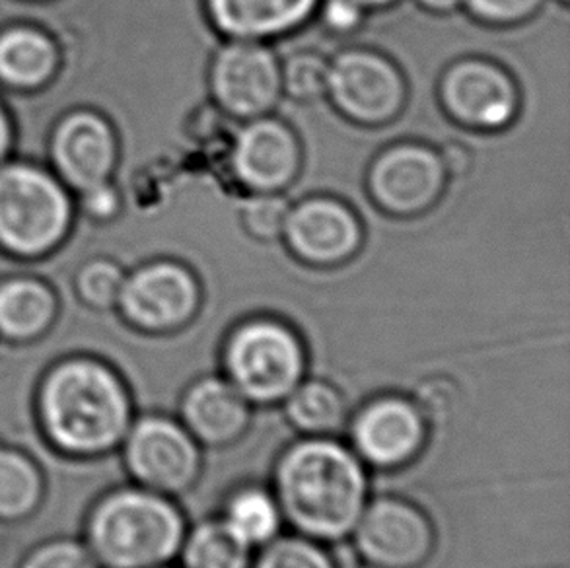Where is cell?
Listing matches in <instances>:
<instances>
[{
	"label": "cell",
	"instance_id": "6da1fadb",
	"mask_svg": "<svg viewBox=\"0 0 570 568\" xmlns=\"http://www.w3.org/2000/svg\"><path fill=\"white\" fill-rule=\"evenodd\" d=\"M36 421L47 444L67 458H100L121 448L137 417L131 385L96 354H67L36 388Z\"/></svg>",
	"mask_w": 570,
	"mask_h": 568
},
{
	"label": "cell",
	"instance_id": "7a4b0ae2",
	"mask_svg": "<svg viewBox=\"0 0 570 568\" xmlns=\"http://www.w3.org/2000/svg\"><path fill=\"white\" fill-rule=\"evenodd\" d=\"M271 491L294 533L335 547L371 500V469L341 438L298 437L278 452Z\"/></svg>",
	"mask_w": 570,
	"mask_h": 568
},
{
	"label": "cell",
	"instance_id": "3957f363",
	"mask_svg": "<svg viewBox=\"0 0 570 568\" xmlns=\"http://www.w3.org/2000/svg\"><path fill=\"white\" fill-rule=\"evenodd\" d=\"M187 528L181 502L127 481L96 499L82 539L101 568H160L178 561Z\"/></svg>",
	"mask_w": 570,
	"mask_h": 568
},
{
	"label": "cell",
	"instance_id": "277c9868",
	"mask_svg": "<svg viewBox=\"0 0 570 568\" xmlns=\"http://www.w3.org/2000/svg\"><path fill=\"white\" fill-rule=\"evenodd\" d=\"M308 345L293 325L252 317L224 339L218 366L255 409H278L309 374Z\"/></svg>",
	"mask_w": 570,
	"mask_h": 568
},
{
	"label": "cell",
	"instance_id": "5b68a950",
	"mask_svg": "<svg viewBox=\"0 0 570 568\" xmlns=\"http://www.w3.org/2000/svg\"><path fill=\"white\" fill-rule=\"evenodd\" d=\"M75 223V195L49 166L10 158L0 166V249L38 259L61 246Z\"/></svg>",
	"mask_w": 570,
	"mask_h": 568
},
{
	"label": "cell",
	"instance_id": "8992f818",
	"mask_svg": "<svg viewBox=\"0 0 570 568\" xmlns=\"http://www.w3.org/2000/svg\"><path fill=\"white\" fill-rule=\"evenodd\" d=\"M348 539L364 568H426L439 554L440 536L432 510L415 494L379 492Z\"/></svg>",
	"mask_w": 570,
	"mask_h": 568
},
{
	"label": "cell",
	"instance_id": "52a82bcc",
	"mask_svg": "<svg viewBox=\"0 0 570 568\" xmlns=\"http://www.w3.org/2000/svg\"><path fill=\"white\" fill-rule=\"evenodd\" d=\"M129 481L171 499L189 497L205 471V450L170 413H139L119 448Z\"/></svg>",
	"mask_w": 570,
	"mask_h": 568
},
{
	"label": "cell",
	"instance_id": "ba28073f",
	"mask_svg": "<svg viewBox=\"0 0 570 568\" xmlns=\"http://www.w3.org/2000/svg\"><path fill=\"white\" fill-rule=\"evenodd\" d=\"M347 444L371 473H393L413 466L431 442L432 424L413 393H374L348 421Z\"/></svg>",
	"mask_w": 570,
	"mask_h": 568
},
{
	"label": "cell",
	"instance_id": "9c48e42d",
	"mask_svg": "<svg viewBox=\"0 0 570 568\" xmlns=\"http://www.w3.org/2000/svg\"><path fill=\"white\" fill-rule=\"evenodd\" d=\"M199 281L171 259L127 271L116 312L129 327L153 337H171L191 325L200 310Z\"/></svg>",
	"mask_w": 570,
	"mask_h": 568
},
{
	"label": "cell",
	"instance_id": "30bf717a",
	"mask_svg": "<svg viewBox=\"0 0 570 568\" xmlns=\"http://www.w3.org/2000/svg\"><path fill=\"white\" fill-rule=\"evenodd\" d=\"M325 96L348 121L379 127L400 116L407 86L400 69L384 55L347 49L330 62Z\"/></svg>",
	"mask_w": 570,
	"mask_h": 568
},
{
	"label": "cell",
	"instance_id": "8fae6325",
	"mask_svg": "<svg viewBox=\"0 0 570 568\" xmlns=\"http://www.w3.org/2000/svg\"><path fill=\"white\" fill-rule=\"evenodd\" d=\"M208 88L224 116L252 121L277 106L281 62L259 41H232L210 62Z\"/></svg>",
	"mask_w": 570,
	"mask_h": 568
},
{
	"label": "cell",
	"instance_id": "7c38bea8",
	"mask_svg": "<svg viewBox=\"0 0 570 568\" xmlns=\"http://www.w3.org/2000/svg\"><path fill=\"white\" fill-rule=\"evenodd\" d=\"M117 160L116 129L94 109H72L57 121L49 135L47 166L72 195L111 182Z\"/></svg>",
	"mask_w": 570,
	"mask_h": 568
},
{
	"label": "cell",
	"instance_id": "4fadbf2b",
	"mask_svg": "<svg viewBox=\"0 0 570 568\" xmlns=\"http://www.w3.org/2000/svg\"><path fill=\"white\" fill-rule=\"evenodd\" d=\"M440 101L455 124L497 131L514 121L520 92L514 78L497 62L463 59L440 80Z\"/></svg>",
	"mask_w": 570,
	"mask_h": 568
},
{
	"label": "cell",
	"instance_id": "5bb4252c",
	"mask_svg": "<svg viewBox=\"0 0 570 568\" xmlns=\"http://www.w3.org/2000/svg\"><path fill=\"white\" fill-rule=\"evenodd\" d=\"M448 174L440 154L429 146H392L372 161L368 193L392 216L423 215L436 205L446 187Z\"/></svg>",
	"mask_w": 570,
	"mask_h": 568
},
{
	"label": "cell",
	"instance_id": "9a60e30c",
	"mask_svg": "<svg viewBox=\"0 0 570 568\" xmlns=\"http://www.w3.org/2000/svg\"><path fill=\"white\" fill-rule=\"evenodd\" d=\"M176 417L203 450L223 452L249 434L255 408L223 374L205 372L179 395Z\"/></svg>",
	"mask_w": 570,
	"mask_h": 568
},
{
	"label": "cell",
	"instance_id": "2e32d148",
	"mask_svg": "<svg viewBox=\"0 0 570 568\" xmlns=\"http://www.w3.org/2000/svg\"><path fill=\"white\" fill-rule=\"evenodd\" d=\"M283 238L301 262L335 267L361 249L363 226L343 200L312 197L291 205Z\"/></svg>",
	"mask_w": 570,
	"mask_h": 568
},
{
	"label": "cell",
	"instance_id": "e0dca14e",
	"mask_svg": "<svg viewBox=\"0 0 570 568\" xmlns=\"http://www.w3.org/2000/svg\"><path fill=\"white\" fill-rule=\"evenodd\" d=\"M301 166V143L281 119L263 116L246 121L232 145V174L249 192H285Z\"/></svg>",
	"mask_w": 570,
	"mask_h": 568
},
{
	"label": "cell",
	"instance_id": "ac0fdd59",
	"mask_svg": "<svg viewBox=\"0 0 570 568\" xmlns=\"http://www.w3.org/2000/svg\"><path fill=\"white\" fill-rule=\"evenodd\" d=\"M218 33L232 41H265L296 31L316 14L320 0H205Z\"/></svg>",
	"mask_w": 570,
	"mask_h": 568
},
{
	"label": "cell",
	"instance_id": "d6986e66",
	"mask_svg": "<svg viewBox=\"0 0 570 568\" xmlns=\"http://www.w3.org/2000/svg\"><path fill=\"white\" fill-rule=\"evenodd\" d=\"M356 408L347 388L337 380L308 374L278 409L298 437L341 438Z\"/></svg>",
	"mask_w": 570,
	"mask_h": 568
},
{
	"label": "cell",
	"instance_id": "ffe728a7",
	"mask_svg": "<svg viewBox=\"0 0 570 568\" xmlns=\"http://www.w3.org/2000/svg\"><path fill=\"white\" fill-rule=\"evenodd\" d=\"M59 315L53 286L36 275L0 281V341L22 345L43 337Z\"/></svg>",
	"mask_w": 570,
	"mask_h": 568
},
{
	"label": "cell",
	"instance_id": "44dd1931",
	"mask_svg": "<svg viewBox=\"0 0 570 568\" xmlns=\"http://www.w3.org/2000/svg\"><path fill=\"white\" fill-rule=\"evenodd\" d=\"M59 47L31 23H12L0 30V88L33 92L59 69Z\"/></svg>",
	"mask_w": 570,
	"mask_h": 568
},
{
	"label": "cell",
	"instance_id": "7402d4cb",
	"mask_svg": "<svg viewBox=\"0 0 570 568\" xmlns=\"http://www.w3.org/2000/svg\"><path fill=\"white\" fill-rule=\"evenodd\" d=\"M218 518L232 536L252 551L271 543L285 528V520L271 487L255 481L236 487L224 499Z\"/></svg>",
	"mask_w": 570,
	"mask_h": 568
},
{
	"label": "cell",
	"instance_id": "603a6c76",
	"mask_svg": "<svg viewBox=\"0 0 570 568\" xmlns=\"http://www.w3.org/2000/svg\"><path fill=\"white\" fill-rule=\"evenodd\" d=\"M46 492V471L33 452L0 440V522L30 518Z\"/></svg>",
	"mask_w": 570,
	"mask_h": 568
},
{
	"label": "cell",
	"instance_id": "cb8c5ba5",
	"mask_svg": "<svg viewBox=\"0 0 570 568\" xmlns=\"http://www.w3.org/2000/svg\"><path fill=\"white\" fill-rule=\"evenodd\" d=\"M254 554L218 516H205L189 523L178 561L179 568H252Z\"/></svg>",
	"mask_w": 570,
	"mask_h": 568
},
{
	"label": "cell",
	"instance_id": "d4e9b609",
	"mask_svg": "<svg viewBox=\"0 0 570 568\" xmlns=\"http://www.w3.org/2000/svg\"><path fill=\"white\" fill-rule=\"evenodd\" d=\"M252 568H340V562L330 547L293 531L257 549Z\"/></svg>",
	"mask_w": 570,
	"mask_h": 568
},
{
	"label": "cell",
	"instance_id": "484cf974",
	"mask_svg": "<svg viewBox=\"0 0 570 568\" xmlns=\"http://www.w3.org/2000/svg\"><path fill=\"white\" fill-rule=\"evenodd\" d=\"M127 271L108 257H94L82 263L72 284L80 302L98 312H116Z\"/></svg>",
	"mask_w": 570,
	"mask_h": 568
},
{
	"label": "cell",
	"instance_id": "4316f807",
	"mask_svg": "<svg viewBox=\"0 0 570 568\" xmlns=\"http://www.w3.org/2000/svg\"><path fill=\"white\" fill-rule=\"evenodd\" d=\"M330 62L314 51H302L281 65V86L293 100L308 104L324 98L327 92Z\"/></svg>",
	"mask_w": 570,
	"mask_h": 568
},
{
	"label": "cell",
	"instance_id": "83f0119b",
	"mask_svg": "<svg viewBox=\"0 0 570 568\" xmlns=\"http://www.w3.org/2000/svg\"><path fill=\"white\" fill-rule=\"evenodd\" d=\"M18 568H101L80 536H57L31 547Z\"/></svg>",
	"mask_w": 570,
	"mask_h": 568
},
{
	"label": "cell",
	"instance_id": "f1b7e54d",
	"mask_svg": "<svg viewBox=\"0 0 570 568\" xmlns=\"http://www.w3.org/2000/svg\"><path fill=\"white\" fill-rule=\"evenodd\" d=\"M288 200L281 193H255L242 208V224L249 236L262 242L283 238Z\"/></svg>",
	"mask_w": 570,
	"mask_h": 568
},
{
	"label": "cell",
	"instance_id": "f546056e",
	"mask_svg": "<svg viewBox=\"0 0 570 568\" xmlns=\"http://www.w3.org/2000/svg\"><path fill=\"white\" fill-rule=\"evenodd\" d=\"M473 18L493 26H512L532 18L543 0H463Z\"/></svg>",
	"mask_w": 570,
	"mask_h": 568
},
{
	"label": "cell",
	"instance_id": "4dcf8cb0",
	"mask_svg": "<svg viewBox=\"0 0 570 568\" xmlns=\"http://www.w3.org/2000/svg\"><path fill=\"white\" fill-rule=\"evenodd\" d=\"M121 210V195L114 182L75 195V213L94 223H109Z\"/></svg>",
	"mask_w": 570,
	"mask_h": 568
},
{
	"label": "cell",
	"instance_id": "1f68e13d",
	"mask_svg": "<svg viewBox=\"0 0 570 568\" xmlns=\"http://www.w3.org/2000/svg\"><path fill=\"white\" fill-rule=\"evenodd\" d=\"M320 16L327 30L337 36H348L358 30L364 22L366 10L355 0H320Z\"/></svg>",
	"mask_w": 570,
	"mask_h": 568
},
{
	"label": "cell",
	"instance_id": "d6a6232c",
	"mask_svg": "<svg viewBox=\"0 0 570 568\" xmlns=\"http://www.w3.org/2000/svg\"><path fill=\"white\" fill-rule=\"evenodd\" d=\"M439 154L448 176L460 177L470 172L473 156L460 143H448V145L442 146V150Z\"/></svg>",
	"mask_w": 570,
	"mask_h": 568
},
{
	"label": "cell",
	"instance_id": "836d02e7",
	"mask_svg": "<svg viewBox=\"0 0 570 568\" xmlns=\"http://www.w3.org/2000/svg\"><path fill=\"white\" fill-rule=\"evenodd\" d=\"M12 148H14V127L8 109L0 101V166L12 158Z\"/></svg>",
	"mask_w": 570,
	"mask_h": 568
},
{
	"label": "cell",
	"instance_id": "e575fe53",
	"mask_svg": "<svg viewBox=\"0 0 570 568\" xmlns=\"http://www.w3.org/2000/svg\"><path fill=\"white\" fill-rule=\"evenodd\" d=\"M416 2L434 14H448L463 7V0H416Z\"/></svg>",
	"mask_w": 570,
	"mask_h": 568
},
{
	"label": "cell",
	"instance_id": "d590c367",
	"mask_svg": "<svg viewBox=\"0 0 570 568\" xmlns=\"http://www.w3.org/2000/svg\"><path fill=\"white\" fill-rule=\"evenodd\" d=\"M355 2L364 10H380V8L392 7L397 0H355Z\"/></svg>",
	"mask_w": 570,
	"mask_h": 568
},
{
	"label": "cell",
	"instance_id": "8d00e7d4",
	"mask_svg": "<svg viewBox=\"0 0 570 568\" xmlns=\"http://www.w3.org/2000/svg\"><path fill=\"white\" fill-rule=\"evenodd\" d=\"M160 568H178V567H171V565H168V567H160Z\"/></svg>",
	"mask_w": 570,
	"mask_h": 568
},
{
	"label": "cell",
	"instance_id": "74e56055",
	"mask_svg": "<svg viewBox=\"0 0 570 568\" xmlns=\"http://www.w3.org/2000/svg\"><path fill=\"white\" fill-rule=\"evenodd\" d=\"M509 565H512V562H509ZM509 565H504V567H502V568H507V567H509Z\"/></svg>",
	"mask_w": 570,
	"mask_h": 568
},
{
	"label": "cell",
	"instance_id": "f35d334b",
	"mask_svg": "<svg viewBox=\"0 0 570 568\" xmlns=\"http://www.w3.org/2000/svg\"><path fill=\"white\" fill-rule=\"evenodd\" d=\"M563 2H567V0H563Z\"/></svg>",
	"mask_w": 570,
	"mask_h": 568
}]
</instances>
